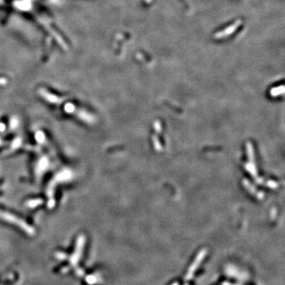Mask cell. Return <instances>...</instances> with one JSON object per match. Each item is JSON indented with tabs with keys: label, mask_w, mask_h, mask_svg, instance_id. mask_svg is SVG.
Segmentation results:
<instances>
[{
	"label": "cell",
	"mask_w": 285,
	"mask_h": 285,
	"mask_svg": "<svg viewBox=\"0 0 285 285\" xmlns=\"http://www.w3.org/2000/svg\"><path fill=\"white\" fill-rule=\"evenodd\" d=\"M0 218L3 219L5 220H8V221H11L12 223H14V224H17V225L22 226V227H26V229H27L28 225L26 224H25L23 221H22L20 219L17 218L14 215H11V214L8 213V212H2V211H0Z\"/></svg>",
	"instance_id": "cell-4"
},
{
	"label": "cell",
	"mask_w": 285,
	"mask_h": 285,
	"mask_svg": "<svg viewBox=\"0 0 285 285\" xmlns=\"http://www.w3.org/2000/svg\"><path fill=\"white\" fill-rule=\"evenodd\" d=\"M36 139H37V141L39 142V143H42V142L45 141V135H44V133H43V132H41V131H39V132H37Z\"/></svg>",
	"instance_id": "cell-7"
},
{
	"label": "cell",
	"mask_w": 285,
	"mask_h": 285,
	"mask_svg": "<svg viewBox=\"0 0 285 285\" xmlns=\"http://www.w3.org/2000/svg\"><path fill=\"white\" fill-rule=\"evenodd\" d=\"M6 129V127L3 124H0V131H4Z\"/></svg>",
	"instance_id": "cell-9"
},
{
	"label": "cell",
	"mask_w": 285,
	"mask_h": 285,
	"mask_svg": "<svg viewBox=\"0 0 285 285\" xmlns=\"http://www.w3.org/2000/svg\"><path fill=\"white\" fill-rule=\"evenodd\" d=\"M72 178V174L71 172V170H65L61 171V172L58 173V174L54 177L52 180L51 181V182L49 183L47 189V195H48V204L49 208L53 207L55 204V199H54V190L56 188L57 183L60 182H64V181H69Z\"/></svg>",
	"instance_id": "cell-1"
},
{
	"label": "cell",
	"mask_w": 285,
	"mask_h": 285,
	"mask_svg": "<svg viewBox=\"0 0 285 285\" xmlns=\"http://www.w3.org/2000/svg\"><path fill=\"white\" fill-rule=\"evenodd\" d=\"M19 146H20V140H19L18 139H17V140H15L14 142H13L12 147H14V148H17V147H18Z\"/></svg>",
	"instance_id": "cell-8"
},
{
	"label": "cell",
	"mask_w": 285,
	"mask_h": 285,
	"mask_svg": "<svg viewBox=\"0 0 285 285\" xmlns=\"http://www.w3.org/2000/svg\"><path fill=\"white\" fill-rule=\"evenodd\" d=\"M72 114H75L77 117L87 124H92L94 122V116L84 109H78L77 107H75Z\"/></svg>",
	"instance_id": "cell-2"
},
{
	"label": "cell",
	"mask_w": 285,
	"mask_h": 285,
	"mask_svg": "<svg viewBox=\"0 0 285 285\" xmlns=\"http://www.w3.org/2000/svg\"><path fill=\"white\" fill-rule=\"evenodd\" d=\"M48 159L45 157L41 158V159L39 160V162H38L36 171L38 173V174H41V173H43L44 171H45V170L48 168Z\"/></svg>",
	"instance_id": "cell-5"
},
{
	"label": "cell",
	"mask_w": 285,
	"mask_h": 285,
	"mask_svg": "<svg viewBox=\"0 0 285 285\" xmlns=\"http://www.w3.org/2000/svg\"><path fill=\"white\" fill-rule=\"evenodd\" d=\"M42 203L43 200L40 198L32 199V200H29L26 202V205H27L29 208H35V207L41 205Z\"/></svg>",
	"instance_id": "cell-6"
},
{
	"label": "cell",
	"mask_w": 285,
	"mask_h": 285,
	"mask_svg": "<svg viewBox=\"0 0 285 285\" xmlns=\"http://www.w3.org/2000/svg\"><path fill=\"white\" fill-rule=\"evenodd\" d=\"M0 144H1V140H0Z\"/></svg>",
	"instance_id": "cell-10"
},
{
	"label": "cell",
	"mask_w": 285,
	"mask_h": 285,
	"mask_svg": "<svg viewBox=\"0 0 285 285\" xmlns=\"http://www.w3.org/2000/svg\"><path fill=\"white\" fill-rule=\"evenodd\" d=\"M39 94L44 99L46 100L48 102L51 103V104L60 105L63 101V99L62 97L54 95V94H51V93H49L48 91H47L45 89L40 90Z\"/></svg>",
	"instance_id": "cell-3"
}]
</instances>
